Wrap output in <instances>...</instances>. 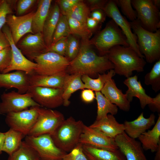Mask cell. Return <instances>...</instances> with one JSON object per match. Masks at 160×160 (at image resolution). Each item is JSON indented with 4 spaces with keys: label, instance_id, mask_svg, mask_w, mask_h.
Listing matches in <instances>:
<instances>
[{
    "label": "cell",
    "instance_id": "cell-1",
    "mask_svg": "<svg viewBox=\"0 0 160 160\" xmlns=\"http://www.w3.org/2000/svg\"><path fill=\"white\" fill-rule=\"evenodd\" d=\"M91 45L89 39H82L77 55L70 61L67 70L68 74L98 77L99 74L113 69V65L107 55H98Z\"/></svg>",
    "mask_w": 160,
    "mask_h": 160
},
{
    "label": "cell",
    "instance_id": "cell-2",
    "mask_svg": "<svg viewBox=\"0 0 160 160\" xmlns=\"http://www.w3.org/2000/svg\"><path fill=\"white\" fill-rule=\"evenodd\" d=\"M113 65L115 74L130 77L134 71H143L146 62L130 46L118 45L111 48L106 55Z\"/></svg>",
    "mask_w": 160,
    "mask_h": 160
},
{
    "label": "cell",
    "instance_id": "cell-3",
    "mask_svg": "<svg viewBox=\"0 0 160 160\" xmlns=\"http://www.w3.org/2000/svg\"><path fill=\"white\" fill-rule=\"evenodd\" d=\"M85 124L70 116L65 119L50 135L56 145L62 151L70 152L79 143Z\"/></svg>",
    "mask_w": 160,
    "mask_h": 160
},
{
    "label": "cell",
    "instance_id": "cell-4",
    "mask_svg": "<svg viewBox=\"0 0 160 160\" xmlns=\"http://www.w3.org/2000/svg\"><path fill=\"white\" fill-rule=\"evenodd\" d=\"M130 23L137 36L139 50L146 61L152 63L160 59V29L154 32L148 31L141 26L137 19Z\"/></svg>",
    "mask_w": 160,
    "mask_h": 160
},
{
    "label": "cell",
    "instance_id": "cell-5",
    "mask_svg": "<svg viewBox=\"0 0 160 160\" xmlns=\"http://www.w3.org/2000/svg\"><path fill=\"white\" fill-rule=\"evenodd\" d=\"M90 41L91 45L98 50L100 56L106 55L109 50L115 46H129L126 36L112 19Z\"/></svg>",
    "mask_w": 160,
    "mask_h": 160
},
{
    "label": "cell",
    "instance_id": "cell-6",
    "mask_svg": "<svg viewBox=\"0 0 160 160\" xmlns=\"http://www.w3.org/2000/svg\"><path fill=\"white\" fill-rule=\"evenodd\" d=\"M34 60L37 64L34 73L45 76L67 73L70 61L66 57L55 52H47L38 56Z\"/></svg>",
    "mask_w": 160,
    "mask_h": 160
},
{
    "label": "cell",
    "instance_id": "cell-7",
    "mask_svg": "<svg viewBox=\"0 0 160 160\" xmlns=\"http://www.w3.org/2000/svg\"><path fill=\"white\" fill-rule=\"evenodd\" d=\"M37 120L27 135L37 137L52 135L65 119L63 115L56 110L38 106Z\"/></svg>",
    "mask_w": 160,
    "mask_h": 160
},
{
    "label": "cell",
    "instance_id": "cell-8",
    "mask_svg": "<svg viewBox=\"0 0 160 160\" xmlns=\"http://www.w3.org/2000/svg\"><path fill=\"white\" fill-rule=\"evenodd\" d=\"M131 3L137 12V19L143 28L151 32L159 29L160 13L152 0H132Z\"/></svg>",
    "mask_w": 160,
    "mask_h": 160
},
{
    "label": "cell",
    "instance_id": "cell-9",
    "mask_svg": "<svg viewBox=\"0 0 160 160\" xmlns=\"http://www.w3.org/2000/svg\"><path fill=\"white\" fill-rule=\"evenodd\" d=\"M24 141L36 151L41 160H61L66 153L56 145L49 134L26 135Z\"/></svg>",
    "mask_w": 160,
    "mask_h": 160
},
{
    "label": "cell",
    "instance_id": "cell-10",
    "mask_svg": "<svg viewBox=\"0 0 160 160\" xmlns=\"http://www.w3.org/2000/svg\"><path fill=\"white\" fill-rule=\"evenodd\" d=\"M0 114L20 112L35 106H40L28 93L20 94L15 91L4 92L1 96ZM41 107V106H40Z\"/></svg>",
    "mask_w": 160,
    "mask_h": 160
},
{
    "label": "cell",
    "instance_id": "cell-11",
    "mask_svg": "<svg viewBox=\"0 0 160 160\" xmlns=\"http://www.w3.org/2000/svg\"><path fill=\"white\" fill-rule=\"evenodd\" d=\"M26 93L41 107L52 109L63 105V89L30 86Z\"/></svg>",
    "mask_w": 160,
    "mask_h": 160
},
{
    "label": "cell",
    "instance_id": "cell-12",
    "mask_svg": "<svg viewBox=\"0 0 160 160\" xmlns=\"http://www.w3.org/2000/svg\"><path fill=\"white\" fill-rule=\"evenodd\" d=\"M37 106L7 114L5 119L6 124L10 128L21 132L25 136L28 135L37 119Z\"/></svg>",
    "mask_w": 160,
    "mask_h": 160
},
{
    "label": "cell",
    "instance_id": "cell-13",
    "mask_svg": "<svg viewBox=\"0 0 160 160\" xmlns=\"http://www.w3.org/2000/svg\"><path fill=\"white\" fill-rule=\"evenodd\" d=\"M103 10L106 15L111 18L121 29L127 38L129 46L140 57L144 58L139 50L137 36L132 31L130 22L121 15L115 0L108 1Z\"/></svg>",
    "mask_w": 160,
    "mask_h": 160
},
{
    "label": "cell",
    "instance_id": "cell-14",
    "mask_svg": "<svg viewBox=\"0 0 160 160\" xmlns=\"http://www.w3.org/2000/svg\"><path fill=\"white\" fill-rule=\"evenodd\" d=\"M1 31L9 42L12 52L11 64L2 73H8L16 70L23 71L29 75L33 74L36 64L28 59L17 47L13 41L9 29L7 25H4Z\"/></svg>",
    "mask_w": 160,
    "mask_h": 160
},
{
    "label": "cell",
    "instance_id": "cell-15",
    "mask_svg": "<svg viewBox=\"0 0 160 160\" xmlns=\"http://www.w3.org/2000/svg\"><path fill=\"white\" fill-rule=\"evenodd\" d=\"M79 143L82 145L115 151L118 149L114 139L110 138L100 131L84 125Z\"/></svg>",
    "mask_w": 160,
    "mask_h": 160
},
{
    "label": "cell",
    "instance_id": "cell-16",
    "mask_svg": "<svg viewBox=\"0 0 160 160\" xmlns=\"http://www.w3.org/2000/svg\"><path fill=\"white\" fill-rule=\"evenodd\" d=\"M16 46L22 54L31 61L45 53L47 48L41 32L29 34L20 41Z\"/></svg>",
    "mask_w": 160,
    "mask_h": 160
},
{
    "label": "cell",
    "instance_id": "cell-17",
    "mask_svg": "<svg viewBox=\"0 0 160 160\" xmlns=\"http://www.w3.org/2000/svg\"><path fill=\"white\" fill-rule=\"evenodd\" d=\"M34 12L32 11L21 16L12 14L7 16L6 25L9 29L16 45L25 34L28 33L33 34L32 30V23Z\"/></svg>",
    "mask_w": 160,
    "mask_h": 160
},
{
    "label": "cell",
    "instance_id": "cell-18",
    "mask_svg": "<svg viewBox=\"0 0 160 160\" xmlns=\"http://www.w3.org/2000/svg\"><path fill=\"white\" fill-rule=\"evenodd\" d=\"M114 140L126 160H148L140 143L129 137L125 132L117 136Z\"/></svg>",
    "mask_w": 160,
    "mask_h": 160
},
{
    "label": "cell",
    "instance_id": "cell-19",
    "mask_svg": "<svg viewBox=\"0 0 160 160\" xmlns=\"http://www.w3.org/2000/svg\"><path fill=\"white\" fill-rule=\"evenodd\" d=\"M108 76L100 92L112 103L116 105L121 110L128 111L130 107V102L126 95L117 87L112 77L116 74L113 69L108 72Z\"/></svg>",
    "mask_w": 160,
    "mask_h": 160
},
{
    "label": "cell",
    "instance_id": "cell-20",
    "mask_svg": "<svg viewBox=\"0 0 160 160\" xmlns=\"http://www.w3.org/2000/svg\"><path fill=\"white\" fill-rule=\"evenodd\" d=\"M30 87L29 75L23 71L0 73V88H14L18 93L25 94Z\"/></svg>",
    "mask_w": 160,
    "mask_h": 160
},
{
    "label": "cell",
    "instance_id": "cell-21",
    "mask_svg": "<svg viewBox=\"0 0 160 160\" xmlns=\"http://www.w3.org/2000/svg\"><path fill=\"white\" fill-rule=\"evenodd\" d=\"M136 75L127 78L124 81L128 89L125 95L127 99L130 102L132 101L134 97L138 98L140 101V106L144 109L147 105H149L155 103L156 97L153 98L148 95L145 89L142 87L140 82L138 81Z\"/></svg>",
    "mask_w": 160,
    "mask_h": 160
},
{
    "label": "cell",
    "instance_id": "cell-22",
    "mask_svg": "<svg viewBox=\"0 0 160 160\" xmlns=\"http://www.w3.org/2000/svg\"><path fill=\"white\" fill-rule=\"evenodd\" d=\"M155 119L154 114H151L149 117L146 118L142 112L135 120L124 122V132L130 137L135 139L155 124Z\"/></svg>",
    "mask_w": 160,
    "mask_h": 160
},
{
    "label": "cell",
    "instance_id": "cell-23",
    "mask_svg": "<svg viewBox=\"0 0 160 160\" xmlns=\"http://www.w3.org/2000/svg\"><path fill=\"white\" fill-rule=\"evenodd\" d=\"M96 129L106 136L114 139L118 135L124 132L123 124L119 123L113 115L109 114L103 119L95 121L89 126Z\"/></svg>",
    "mask_w": 160,
    "mask_h": 160
},
{
    "label": "cell",
    "instance_id": "cell-24",
    "mask_svg": "<svg viewBox=\"0 0 160 160\" xmlns=\"http://www.w3.org/2000/svg\"><path fill=\"white\" fill-rule=\"evenodd\" d=\"M83 152L88 160H125L124 155L118 149L115 151L83 145Z\"/></svg>",
    "mask_w": 160,
    "mask_h": 160
},
{
    "label": "cell",
    "instance_id": "cell-25",
    "mask_svg": "<svg viewBox=\"0 0 160 160\" xmlns=\"http://www.w3.org/2000/svg\"><path fill=\"white\" fill-rule=\"evenodd\" d=\"M143 150L156 152L160 145V115L153 128L142 133L138 137Z\"/></svg>",
    "mask_w": 160,
    "mask_h": 160
},
{
    "label": "cell",
    "instance_id": "cell-26",
    "mask_svg": "<svg viewBox=\"0 0 160 160\" xmlns=\"http://www.w3.org/2000/svg\"><path fill=\"white\" fill-rule=\"evenodd\" d=\"M60 15L59 7L57 3H56L50 8L42 32L47 49L51 47L53 34Z\"/></svg>",
    "mask_w": 160,
    "mask_h": 160
},
{
    "label": "cell",
    "instance_id": "cell-27",
    "mask_svg": "<svg viewBox=\"0 0 160 160\" xmlns=\"http://www.w3.org/2000/svg\"><path fill=\"white\" fill-rule=\"evenodd\" d=\"M65 74L45 76L34 73L29 75L30 86L63 89Z\"/></svg>",
    "mask_w": 160,
    "mask_h": 160
},
{
    "label": "cell",
    "instance_id": "cell-28",
    "mask_svg": "<svg viewBox=\"0 0 160 160\" xmlns=\"http://www.w3.org/2000/svg\"><path fill=\"white\" fill-rule=\"evenodd\" d=\"M52 0H40L38 1L37 9L33 14L32 23L33 34L42 33L44 25L48 15Z\"/></svg>",
    "mask_w": 160,
    "mask_h": 160
},
{
    "label": "cell",
    "instance_id": "cell-29",
    "mask_svg": "<svg viewBox=\"0 0 160 160\" xmlns=\"http://www.w3.org/2000/svg\"><path fill=\"white\" fill-rule=\"evenodd\" d=\"M81 76L78 74L68 73L65 76L63 87L64 106L67 107L69 105L70 103L69 99L73 93L78 90L85 89Z\"/></svg>",
    "mask_w": 160,
    "mask_h": 160
},
{
    "label": "cell",
    "instance_id": "cell-30",
    "mask_svg": "<svg viewBox=\"0 0 160 160\" xmlns=\"http://www.w3.org/2000/svg\"><path fill=\"white\" fill-rule=\"evenodd\" d=\"M4 133L2 151L9 156L20 147L23 142L22 139L25 136L21 132L10 128Z\"/></svg>",
    "mask_w": 160,
    "mask_h": 160
},
{
    "label": "cell",
    "instance_id": "cell-31",
    "mask_svg": "<svg viewBox=\"0 0 160 160\" xmlns=\"http://www.w3.org/2000/svg\"><path fill=\"white\" fill-rule=\"evenodd\" d=\"M95 95L97 103L96 120L106 118L109 113L113 115L117 113V106L112 103L100 92H95Z\"/></svg>",
    "mask_w": 160,
    "mask_h": 160
},
{
    "label": "cell",
    "instance_id": "cell-32",
    "mask_svg": "<svg viewBox=\"0 0 160 160\" xmlns=\"http://www.w3.org/2000/svg\"><path fill=\"white\" fill-rule=\"evenodd\" d=\"M9 156L8 160H41L37 153L25 141L16 151Z\"/></svg>",
    "mask_w": 160,
    "mask_h": 160
},
{
    "label": "cell",
    "instance_id": "cell-33",
    "mask_svg": "<svg viewBox=\"0 0 160 160\" xmlns=\"http://www.w3.org/2000/svg\"><path fill=\"white\" fill-rule=\"evenodd\" d=\"M90 12L87 4L82 0H81L68 11L65 15L86 25L87 20L89 17Z\"/></svg>",
    "mask_w": 160,
    "mask_h": 160
},
{
    "label": "cell",
    "instance_id": "cell-34",
    "mask_svg": "<svg viewBox=\"0 0 160 160\" xmlns=\"http://www.w3.org/2000/svg\"><path fill=\"white\" fill-rule=\"evenodd\" d=\"M70 34L67 18L66 15L61 14L53 34L51 46L60 39L68 37Z\"/></svg>",
    "mask_w": 160,
    "mask_h": 160
},
{
    "label": "cell",
    "instance_id": "cell-35",
    "mask_svg": "<svg viewBox=\"0 0 160 160\" xmlns=\"http://www.w3.org/2000/svg\"><path fill=\"white\" fill-rule=\"evenodd\" d=\"M66 17L71 34L79 36L82 39H89L92 32L88 28L86 24L70 17Z\"/></svg>",
    "mask_w": 160,
    "mask_h": 160
},
{
    "label": "cell",
    "instance_id": "cell-36",
    "mask_svg": "<svg viewBox=\"0 0 160 160\" xmlns=\"http://www.w3.org/2000/svg\"><path fill=\"white\" fill-rule=\"evenodd\" d=\"M144 83L151 85L156 92L160 89V59L154 65L150 71L145 76Z\"/></svg>",
    "mask_w": 160,
    "mask_h": 160
},
{
    "label": "cell",
    "instance_id": "cell-37",
    "mask_svg": "<svg viewBox=\"0 0 160 160\" xmlns=\"http://www.w3.org/2000/svg\"><path fill=\"white\" fill-rule=\"evenodd\" d=\"M108 76V73L99 74L97 78L93 79L87 75H85L81 76V79L84 84L85 89H90L95 92H100Z\"/></svg>",
    "mask_w": 160,
    "mask_h": 160
},
{
    "label": "cell",
    "instance_id": "cell-38",
    "mask_svg": "<svg viewBox=\"0 0 160 160\" xmlns=\"http://www.w3.org/2000/svg\"><path fill=\"white\" fill-rule=\"evenodd\" d=\"M80 47L79 41L74 36L70 34L68 37L65 55L70 61L77 55Z\"/></svg>",
    "mask_w": 160,
    "mask_h": 160
},
{
    "label": "cell",
    "instance_id": "cell-39",
    "mask_svg": "<svg viewBox=\"0 0 160 160\" xmlns=\"http://www.w3.org/2000/svg\"><path fill=\"white\" fill-rule=\"evenodd\" d=\"M115 1L117 5L121 8L123 13L131 22L137 19V12L132 8L131 0H116Z\"/></svg>",
    "mask_w": 160,
    "mask_h": 160
},
{
    "label": "cell",
    "instance_id": "cell-40",
    "mask_svg": "<svg viewBox=\"0 0 160 160\" xmlns=\"http://www.w3.org/2000/svg\"><path fill=\"white\" fill-rule=\"evenodd\" d=\"M13 1L2 0L0 3V32L6 23L7 16L12 12V4Z\"/></svg>",
    "mask_w": 160,
    "mask_h": 160
},
{
    "label": "cell",
    "instance_id": "cell-41",
    "mask_svg": "<svg viewBox=\"0 0 160 160\" xmlns=\"http://www.w3.org/2000/svg\"><path fill=\"white\" fill-rule=\"evenodd\" d=\"M82 145L79 143L68 153H66L61 160H88L83 152Z\"/></svg>",
    "mask_w": 160,
    "mask_h": 160
},
{
    "label": "cell",
    "instance_id": "cell-42",
    "mask_svg": "<svg viewBox=\"0 0 160 160\" xmlns=\"http://www.w3.org/2000/svg\"><path fill=\"white\" fill-rule=\"evenodd\" d=\"M12 59V52L10 46L0 51V72L1 73L10 65Z\"/></svg>",
    "mask_w": 160,
    "mask_h": 160
},
{
    "label": "cell",
    "instance_id": "cell-43",
    "mask_svg": "<svg viewBox=\"0 0 160 160\" xmlns=\"http://www.w3.org/2000/svg\"><path fill=\"white\" fill-rule=\"evenodd\" d=\"M68 37L61 38L47 49L46 52H52L59 55H65Z\"/></svg>",
    "mask_w": 160,
    "mask_h": 160
},
{
    "label": "cell",
    "instance_id": "cell-44",
    "mask_svg": "<svg viewBox=\"0 0 160 160\" xmlns=\"http://www.w3.org/2000/svg\"><path fill=\"white\" fill-rule=\"evenodd\" d=\"M36 0H19L17 7V14L21 16L30 9L36 1Z\"/></svg>",
    "mask_w": 160,
    "mask_h": 160
},
{
    "label": "cell",
    "instance_id": "cell-45",
    "mask_svg": "<svg viewBox=\"0 0 160 160\" xmlns=\"http://www.w3.org/2000/svg\"><path fill=\"white\" fill-rule=\"evenodd\" d=\"M81 0H60L56 1L60 8L62 14L65 15L74 5Z\"/></svg>",
    "mask_w": 160,
    "mask_h": 160
},
{
    "label": "cell",
    "instance_id": "cell-46",
    "mask_svg": "<svg viewBox=\"0 0 160 160\" xmlns=\"http://www.w3.org/2000/svg\"><path fill=\"white\" fill-rule=\"evenodd\" d=\"M108 0H88L87 1L90 11L96 9L103 10Z\"/></svg>",
    "mask_w": 160,
    "mask_h": 160
},
{
    "label": "cell",
    "instance_id": "cell-47",
    "mask_svg": "<svg viewBox=\"0 0 160 160\" xmlns=\"http://www.w3.org/2000/svg\"><path fill=\"white\" fill-rule=\"evenodd\" d=\"M81 97L83 101L88 103L93 101L95 99V95L93 90L85 89L81 91Z\"/></svg>",
    "mask_w": 160,
    "mask_h": 160
},
{
    "label": "cell",
    "instance_id": "cell-48",
    "mask_svg": "<svg viewBox=\"0 0 160 160\" xmlns=\"http://www.w3.org/2000/svg\"><path fill=\"white\" fill-rule=\"evenodd\" d=\"M91 15V17L100 23L105 21L106 15L103 10L98 9L92 11Z\"/></svg>",
    "mask_w": 160,
    "mask_h": 160
},
{
    "label": "cell",
    "instance_id": "cell-49",
    "mask_svg": "<svg viewBox=\"0 0 160 160\" xmlns=\"http://www.w3.org/2000/svg\"><path fill=\"white\" fill-rule=\"evenodd\" d=\"M100 23L91 17H89L87 20L86 25L88 28L92 32L97 30L100 26Z\"/></svg>",
    "mask_w": 160,
    "mask_h": 160
},
{
    "label": "cell",
    "instance_id": "cell-50",
    "mask_svg": "<svg viewBox=\"0 0 160 160\" xmlns=\"http://www.w3.org/2000/svg\"><path fill=\"white\" fill-rule=\"evenodd\" d=\"M10 46L9 42L2 31L0 32V51Z\"/></svg>",
    "mask_w": 160,
    "mask_h": 160
},
{
    "label": "cell",
    "instance_id": "cell-51",
    "mask_svg": "<svg viewBox=\"0 0 160 160\" xmlns=\"http://www.w3.org/2000/svg\"><path fill=\"white\" fill-rule=\"evenodd\" d=\"M5 138L4 132H0V154L2 152V148Z\"/></svg>",
    "mask_w": 160,
    "mask_h": 160
},
{
    "label": "cell",
    "instance_id": "cell-52",
    "mask_svg": "<svg viewBox=\"0 0 160 160\" xmlns=\"http://www.w3.org/2000/svg\"><path fill=\"white\" fill-rule=\"evenodd\" d=\"M154 160H160V145L156 151Z\"/></svg>",
    "mask_w": 160,
    "mask_h": 160
},
{
    "label": "cell",
    "instance_id": "cell-53",
    "mask_svg": "<svg viewBox=\"0 0 160 160\" xmlns=\"http://www.w3.org/2000/svg\"><path fill=\"white\" fill-rule=\"evenodd\" d=\"M153 3L155 6L159 9L160 6V0H153Z\"/></svg>",
    "mask_w": 160,
    "mask_h": 160
},
{
    "label": "cell",
    "instance_id": "cell-54",
    "mask_svg": "<svg viewBox=\"0 0 160 160\" xmlns=\"http://www.w3.org/2000/svg\"><path fill=\"white\" fill-rule=\"evenodd\" d=\"M1 0H0V3L1 2Z\"/></svg>",
    "mask_w": 160,
    "mask_h": 160
}]
</instances>
